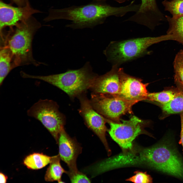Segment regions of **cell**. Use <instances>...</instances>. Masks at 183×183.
I'll return each instance as SVG.
<instances>
[{"instance_id":"7a4b0ae2","label":"cell","mask_w":183,"mask_h":183,"mask_svg":"<svg viewBox=\"0 0 183 183\" xmlns=\"http://www.w3.org/2000/svg\"><path fill=\"white\" fill-rule=\"evenodd\" d=\"M167 34L157 37H146L111 42L104 53L108 60L113 65L119 66L150 53L147 50L151 45L161 42L173 40Z\"/></svg>"},{"instance_id":"ba28073f","label":"cell","mask_w":183,"mask_h":183,"mask_svg":"<svg viewBox=\"0 0 183 183\" xmlns=\"http://www.w3.org/2000/svg\"><path fill=\"white\" fill-rule=\"evenodd\" d=\"M110 126L108 130L112 139L121 147L123 151L131 149L132 142L139 135L146 133L144 130V122L135 116L127 120L118 123L106 118Z\"/></svg>"},{"instance_id":"9c48e42d","label":"cell","mask_w":183,"mask_h":183,"mask_svg":"<svg viewBox=\"0 0 183 183\" xmlns=\"http://www.w3.org/2000/svg\"><path fill=\"white\" fill-rule=\"evenodd\" d=\"M82 94L78 96L80 104L79 112L86 125L100 139L104 145L109 155L111 151L106 138L107 130L105 124L106 118L97 112L91 104L90 100Z\"/></svg>"},{"instance_id":"277c9868","label":"cell","mask_w":183,"mask_h":183,"mask_svg":"<svg viewBox=\"0 0 183 183\" xmlns=\"http://www.w3.org/2000/svg\"><path fill=\"white\" fill-rule=\"evenodd\" d=\"M98 75L93 73L88 65L77 70L48 75H35L26 74V78L40 80L62 90L71 98L84 93L92 86Z\"/></svg>"},{"instance_id":"ffe728a7","label":"cell","mask_w":183,"mask_h":183,"mask_svg":"<svg viewBox=\"0 0 183 183\" xmlns=\"http://www.w3.org/2000/svg\"><path fill=\"white\" fill-rule=\"evenodd\" d=\"M175 82L183 88V50H180L176 55L173 62Z\"/></svg>"},{"instance_id":"d6986e66","label":"cell","mask_w":183,"mask_h":183,"mask_svg":"<svg viewBox=\"0 0 183 183\" xmlns=\"http://www.w3.org/2000/svg\"><path fill=\"white\" fill-rule=\"evenodd\" d=\"M182 95H183V93L181 91H164L159 92L148 93L147 100L158 102L163 104L168 103L176 97Z\"/></svg>"},{"instance_id":"3957f363","label":"cell","mask_w":183,"mask_h":183,"mask_svg":"<svg viewBox=\"0 0 183 183\" xmlns=\"http://www.w3.org/2000/svg\"><path fill=\"white\" fill-rule=\"evenodd\" d=\"M10 27L6 45L12 55L14 66L35 62L32 53L33 37L41 24L32 16L27 19Z\"/></svg>"},{"instance_id":"603a6c76","label":"cell","mask_w":183,"mask_h":183,"mask_svg":"<svg viewBox=\"0 0 183 183\" xmlns=\"http://www.w3.org/2000/svg\"><path fill=\"white\" fill-rule=\"evenodd\" d=\"M66 173L72 183H90L91 181L86 175L78 170L72 172L68 170Z\"/></svg>"},{"instance_id":"4fadbf2b","label":"cell","mask_w":183,"mask_h":183,"mask_svg":"<svg viewBox=\"0 0 183 183\" xmlns=\"http://www.w3.org/2000/svg\"><path fill=\"white\" fill-rule=\"evenodd\" d=\"M122 78L120 92L118 95L115 96L138 102L147 100L148 94L147 87L149 83H144L141 79L127 74L124 69L122 72Z\"/></svg>"},{"instance_id":"52a82bcc","label":"cell","mask_w":183,"mask_h":183,"mask_svg":"<svg viewBox=\"0 0 183 183\" xmlns=\"http://www.w3.org/2000/svg\"><path fill=\"white\" fill-rule=\"evenodd\" d=\"M112 96L109 97L106 94L93 93L90 102L93 108L100 114L107 119L119 123L120 117L127 113H132V106L138 102Z\"/></svg>"},{"instance_id":"5bb4252c","label":"cell","mask_w":183,"mask_h":183,"mask_svg":"<svg viewBox=\"0 0 183 183\" xmlns=\"http://www.w3.org/2000/svg\"><path fill=\"white\" fill-rule=\"evenodd\" d=\"M140 7L135 13L124 21L145 26L151 29L157 25L160 19V13L156 0H141Z\"/></svg>"},{"instance_id":"2e32d148","label":"cell","mask_w":183,"mask_h":183,"mask_svg":"<svg viewBox=\"0 0 183 183\" xmlns=\"http://www.w3.org/2000/svg\"><path fill=\"white\" fill-rule=\"evenodd\" d=\"M52 157L42 153L34 152L24 159L23 163L28 169L37 170L42 169L50 162Z\"/></svg>"},{"instance_id":"5b68a950","label":"cell","mask_w":183,"mask_h":183,"mask_svg":"<svg viewBox=\"0 0 183 183\" xmlns=\"http://www.w3.org/2000/svg\"><path fill=\"white\" fill-rule=\"evenodd\" d=\"M144 157L145 166L183 179V160L170 143L145 148Z\"/></svg>"},{"instance_id":"e0dca14e","label":"cell","mask_w":183,"mask_h":183,"mask_svg":"<svg viewBox=\"0 0 183 183\" xmlns=\"http://www.w3.org/2000/svg\"><path fill=\"white\" fill-rule=\"evenodd\" d=\"M13 57L9 49L5 46L0 52V85L1 86L6 77L13 67Z\"/></svg>"},{"instance_id":"83f0119b","label":"cell","mask_w":183,"mask_h":183,"mask_svg":"<svg viewBox=\"0 0 183 183\" xmlns=\"http://www.w3.org/2000/svg\"><path fill=\"white\" fill-rule=\"evenodd\" d=\"M107 0H94V1L98 2H104ZM115 1L119 3H122L129 0H112Z\"/></svg>"},{"instance_id":"8fae6325","label":"cell","mask_w":183,"mask_h":183,"mask_svg":"<svg viewBox=\"0 0 183 183\" xmlns=\"http://www.w3.org/2000/svg\"><path fill=\"white\" fill-rule=\"evenodd\" d=\"M40 12L30 6L29 3L23 7H15L1 0L0 2V32L5 27L15 26L25 20L34 14Z\"/></svg>"},{"instance_id":"d4e9b609","label":"cell","mask_w":183,"mask_h":183,"mask_svg":"<svg viewBox=\"0 0 183 183\" xmlns=\"http://www.w3.org/2000/svg\"><path fill=\"white\" fill-rule=\"evenodd\" d=\"M18 6L23 7L26 6L29 3L28 0H11Z\"/></svg>"},{"instance_id":"cb8c5ba5","label":"cell","mask_w":183,"mask_h":183,"mask_svg":"<svg viewBox=\"0 0 183 183\" xmlns=\"http://www.w3.org/2000/svg\"><path fill=\"white\" fill-rule=\"evenodd\" d=\"M135 175L127 179L126 181L134 183H152V180L151 176L146 172L136 171L134 172Z\"/></svg>"},{"instance_id":"7402d4cb","label":"cell","mask_w":183,"mask_h":183,"mask_svg":"<svg viewBox=\"0 0 183 183\" xmlns=\"http://www.w3.org/2000/svg\"><path fill=\"white\" fill-rule=\"evenodd\" d=\"M165 10L170 12L172 18H176L183 16V0H166L162 2Z\"/></svg>"},{"instance_id":"6da1fadb","label":"cell","mask_w":183,"mask_h":183,"mask_svg":"<svg viewBox=\"0 0 183 183\" xmlns=\"http://www.w3.org/2000/svg\"><path fill=\"white\" fill-rule=\"evenodd\" d=\"M133 8L129 4L119 7L112 6L104 3L93 1L86 5L72 6L59 9H51L48 16L44 19L46 22L63 19L72 21L67 27L73 28L92 27L103 23L111 16L122 17L132 12Z\"/></svg>"},{"instance_id":"8992f818","label":"cell","mask_w":183,"mask_h":183,"mask_svg":"<svg viewBox=\"0 0 183 183\" xmlns=\"http://www.w3.org/2000/svg\"><path fill=\"white\" fill-rule=\"evenodd\" d=\"M27 115L40 121L50 133L57 144L59 135L65 124V117L55 101L40 99L28 110Z\"/></svg>"},{"instance_id":"ac0fdd59","label":"cell","mask_w":183,"mask_h":183,"mask_svg":"<svg viewBox=\"0 0 183 183\" xmlns=\"http://www.w3.org/2000/svg\"><path fill=\"white\" fill-rule=\"evenodd\" d=\"M169 23V28L167 34L172 35L174 40L183 45V16L174 18L166 16Z\"/></svg>"},{"instance_id":"44dd1931","label":"cell","mask_w":183,"mask_h":183,"mask_svg":"<svg viewBox=\"0 0 183 183\" xmlns=\"http://www.w3.org/2000/svg\"><path fill=\"white\" fill-rule=\"evenodd\" d=\"M162 109L166 114H170L183 112V95L175 97L168 103L163 104Z\"/></svg>"},{"instance_id":"484cf974","label":"cell","mask_w":183,"mask_h":183,"mask_svg":"<svg viewBox=\"0 0 183 183\" xmlns=\"http://www.w3.org/2000/svg\"><path fill=\"white\" fill-rule=\"evenodd\" d=\"M181 121V130L180 135V139L179 143L181 144L182 147L183 151V112L181 113L180 115Z\"/></svg>"},{"instance_id":"30bf717a","label":"cell","mask_w":183,"mask_h":183,"mask_svg":"<svg viewBox=\"0 0 183 183\" xmlns=\"http://www.w3.org/2000/svg\"><path fill=\"white\" fill-rule=\"evenodd\" d=\"M116 65H113L111 70L105 74L98 75L90 88L93 93L116 96L119 93L123 70Z\"/></svg>"},{"instance_id":"4316f807","label":"cell","mask_w":183,"mask_h":183,"mask_svg":"<svg viewBox=\"0 0 183 183\" xmlns=\"http://www.w3.org/2000/svg\"><path fill=\"white\" fill-rule=\"evenodd\" d=\"M8 177L7 176L3 173H0V182L5 183L7 182Z\"/></svg>"},{"instance_id":"7c38bea8","label":"cell","mask_w":183,"mask_h":183,"mask_svg":"<svg viewBox=\"0 0 183 183\" xmlns=\"http://www.w3.org/2000/svg\"><path fill=\"white\" fill-rule=\"evenodd\" d=\"M57 144L60 159L67 164L69 170L72 172L78 171L77 159L82 149L80 145L75 139L69 136L64 128L59 133Z\"/></svg>"},{"instance_id":"9a60e30c","label":"cell","mask_w":183,"mask_h":183,"mask_svg":"<svg viewBox=\"0 0 183 183\" xmlns=\"http://www.w3.org/2000/svg\"><path fill=\"white\" fill-rule=\"evenodd\" d=\"M60 159L58 154L52 157L49 165L45 175V181L48 182L57 181L58 183L63 182L62 180V176L64 173H66L67 171L61 165Z\"/></svg>"}]
</instances>
